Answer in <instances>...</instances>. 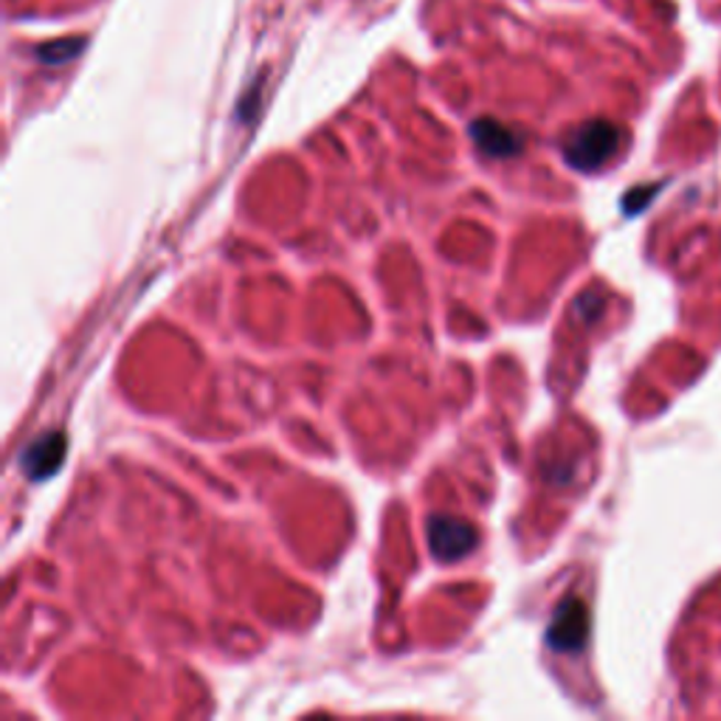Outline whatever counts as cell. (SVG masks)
<instances>
[{
  "label": "cell",
  "mask_w": 721,
  "mask_h": 721,
  "mask_svg": "<svg viewBox=\"0 0 721 721\" xmlns=\"http://www.w3.org/2000/svg\"><path fill=\"white\" fill-rule=\"evenodd\" d=\"M589 640V607L581 598H567L547 629V643L561 654L581 652Z\"/></svg>",
  "instance_id": "3957f363"
},
{
  "label": "cell",
  "mask_w": 721,
  "mask_h": 721,
  "mask_svg": "<svg viewBox=\"0 0 721 721\" xmlns=\"http://www.w3.org/2000/svg\"><path fill=\"white\" fill-rule=\"evenodd\" d=\"M426 538H428V549H431V556H435L437 561L454 564V561H462L468 553H473L479 536H477V527H473L471 522H466V518L443 516V513H437V516L428 518Z\"/></svg>",
  "instance_id": "7a4b0ae2"
},
{
  "label": "cell",
  "mask_w": 721,
  "mask_h": 721,
  "mask_svg": "<svg viewBox=\"0 0 721 721\" xmlns=\"http://www.w3.org/2000/svg\"><path fill=\"white\" fill-rule=\"evenodd\" d=\"M620 141H623V133L618 124L607 122V119H592V122L578 124L564 139V159L578 173H594L614 159Z\"/></svg>",
  "instance_id": "6da1fadb"
},
{
  "label": "cell",
  "mask_w": 721,
  "mask_h": 721,
  "mask_svg": "<svg viewBox=\"0 0 721 721\" xmlns=\"http://www.w3.org/2000/svg\"><path fill=\"white\" fill-rule=\"evenodd\" d=\"M83 48H85L83 37H63V40H52V43L40 45L37 57L43 59L45 65H63V63H68V59L77 57Z\"/></svg>",
  "instance_id": "8992f818"
},
{
  "label": "cell",
  "mask_w": 721,
  "mask_h": 721,
  "mask_svg": "<svg viewBox=\"0 0 721 721\" xmlns=\"http://www.w3.org/2000/svg\"><path fill=\"white\" fill-rule=\"evenodd\" d=\"M471 139L491 159H513L522 153V135L493 119H477L471 124Z\"/></svg>",
  "instance_id": "5b68a950"
},
{
  "label": "cell",
  "mask_w": 721,
  "mask_h": 721,
  "mask_svg": "<svg viewBox=\"0 0 721 721\" xmlns=\"http://www.w3.org/2000/svg\"><path fill=\"white\" fill-rule=\"evenodd\" d=\"M65 460V435L63 431H52V435L37 437L34 443H29L26 451L20 454V468L29 479L40 482V479H48L59 471Z\"/></svg>",
  "instance_id": "277c9868"
}]
</instances>
